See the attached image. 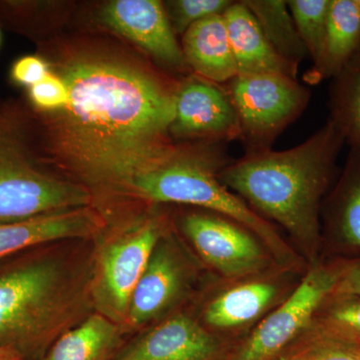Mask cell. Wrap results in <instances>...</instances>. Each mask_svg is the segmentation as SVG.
Wrapping results in <instances>:
<instances>
[{
    "instance_id": "1",
    "label": "cell",
    "mask_w": 360,
    "mask_h": 360,
    "mask_svg": "<svg viewBox=\"0 0 360 360\" xmlns=\"http://www.w3.org/2000/svg\"><path fill=\"white\" fill-rule=\"evenodd\" d=\"M68 103L49 118L51 151L87 186L132 194L135 181L169 160L179 85L103 52L58 65Z\"/></svg>"
},
{
    "instance_id": "2",
    "label": "cell",
    "mask_w": 360,
    "mask_h": 360,
    "mask_svg": "<svg viewBox=\"0 0 360 360\" xmlns=\"http://www.w3.org/2000/svg\"><path fill=\"white\" fill-rule=\"evenodd\" d=\"M345 143L340 130L328 118L297 146L246 151L240 160L227 163L219 177L255 212L290 232L312 257L321 241L322 198L335 177Z\"/></svg>"
},
{
    "instance_id": "3",
    "label": "cell",
    "mask_w": 360,
    "mask_h": 360,
    "mask_svg": "<svg viewBox=\"0 0 360 360\" xmlns=\"http://www.w3.org/2000/svg\"><path fill=\"white\" fill-rule=\"evenodd\" d=\"M44 246L0 258V349L25 360H39L84 321L91 298L87 277Z\"/></svg>"
},
{
    "instance_id": "4",
    "label": "cell",
    "mask_w": 360,
    "mask_h": 360,
    "mask_svg": "<svg viewBox=\"0 0 360 360\" xmlns=\"http://www.w3.org/2000/svg\"><path fill=\"white\" fill-rule=\"evenodd\" d=\"M214 142L202 151L179 148L169 160L135 181L132 194L151 202L200 206L236 222L269 246L278 259L295 258L276 229L220 181L229 163L224 146Z\"/></svg>"
},
{
    "instance_id": "5",
    "label": "cell",
    "mask_w": 360,
    "mask_h": 360,
    "mask_svg": "<svg viewBox=\"0 0 360 360\" xmlns=\"http://www.w3.org/2000/svg\"><path fill=\"white\" fill-rule=\"evenodd\" d=\"M91 201L84 184L41 172L20 142L0 129V225L87 207Z\"/></svg>"
},
{
    "instance_id": "6",
    "label": "cell",
    "mask_w": 360,
    "mask_h": 360,
    "mask_svg": "<svg viewBox=\"0 0 360 360\" xmlns=\"http://www.w3.org/2000/svg\"><path fill=\"white\" fill-rule=\"evenodd\" d=\"M246 151L271 148L309 105L310 90L281 73L238 75L225 84Z\"/></svg>"
},
{
    "instance_id": "7",
    "label": "cell",
    "mask_w": 360,
    "mask_h": 360,
    "mask_svg": "<svg viewBox=\"0 0 360 360\" xmlns=\"http://www.w3.org/2000/svg\"><path fill=\"white\" fill-rule=\"evenodd\" d=\"M156 219L139 222L110 239L97 255L90 293L99 314L123 326L135 286L161 239Z\"/></svg>"
},
{
    "instance_id": "8",
    "label": "cell",
    "mask_w": 360,
    "mask_h": 360,
    "mask_svg": "<svg viewBox=\"0 0 360 360\" xmlns=\"http://www.w3.org/2000/svg\"><path fill=\"white\" fill-rule=\"evenodd\" d=\"M347 267L316 266L310 270L292 295L262 321L231 360H272L278 356L335 293Z\"/></svg>"
},
{
    "instance_id": "9",
    "label": "cell",
    "mask_w": 360,
    "mask_h": 360,
    "mask_svg": "<svg viewBox=\"0 0 360 360\" xmlns=\"http://www.w3.org/2000/svg\"><path fill=\"white\" fill-rule=\"evenodd\" d=\"M182 229L200 257L224 276H245L264 266L255 234L226 217L191 213L182 220Z\"/></svg>"
},
{
    "instance_id": "10",
    "label": "cell",
    "mask_w": 360,
    "mask_h": 360,
    "mask_svg": "<svg viewBox=\"0 0 360 360\" xmlns=\"http://www.w3.org/2000/svg\"><path fill=\"white\" fill-rule=\"evenodd\" d=\"M170 134L179 137H205L222 143L240 139L238 115L224 85L200 77L180 84Z\"/></svg>"
},
{
    "instance_id": "11",
    "label": "cell",
    "mask_w": 360,
    "mask_h": 360,
    "mask_svg": "<svg viewBox=\"0 0 360 360\" xmlns=\"http://www.w3.org/2000/svg\"><path fill=\"white\" fill-rule=\"evenodd\" d=\"M104 25L175 70L187 65L165 6L158 0H115L101 13Z\"/></svg>"
},
{
    "instance_id": "12",
    "label": "cell",
    "mask_w": 360,
    "mask_h": 360,
    "mask_svg": "<svg viewBox=\"0 0 360 360\" xmlns=\"http://www.w3.org/2000/svg\"><path fill=\"white\" fill-rule=\"evenodd\" d=\"M217 340L194 319L177 314L161 322L112 360H213Z\"/></svg>"
},
{
    "instance_id": "13",
    "label": "cell",
    "mask_w": 360,
    "mask_h": 360,
    "mask_svg": "<svg viewBox=\"0 0 360 360\" xmlns=\"http://www.w3.org/2000/svg\"><path fill=\"white\" fill-rule=\"evenodd\" d=\"M186 277V267L176 248L160 239L135 286L125 326L137 328L162 314L184 290Z\"/></svg>"
},
{
    "instance_id": "14",
    "label": "cell",
    "mask_w": 360,
    "mask_h": 360,
    "mask_svg": "<svg viewBox=\"0 0 360 360\" xmlns=\"http://www.w3.org/2000/svg\"><path fill=\"white\" fill-rule=\"evenodd\" d=\"M101 225V215L89 206L0 225V258L63 239L89 238Z\"/></svg>"
},
{
    "instance_id": "15",
    "label": "cell",
    "mask_w": 360,
    "mask_h": 360,
    "mask_svg": "<svg viewBox=\"0 0 360 360\" xmlns=\"http://www.w3.org/2000/svg\"><path fill=\"white\" fill-rule=\"evenodd\" d=\"M224 18L238 75L274 72L296 78L297 63L274 51L243 1H233Z\"/></svg>"
},
{
    "instance_id": "16",
    "label": "cell",
    "mask_w": 360,
    "mask_h": 360,
    "mask_svg": "<svg viewBox=\"0 0 360 360\" xmlns=\"http://www.w3.org/2000/svg\"><path fill=\"white\" fill-rule=\"evenodd\" d=\"M360 47V9L356 0H331L321 51L303 77L316 85L333 79Z\"/></svg>"
},
{
    "instance_id": "17",
    "label": "cell",
    "mask_w": 360,
    "mask_h": 360,
    "mask_svg": "<svg viewBox=\"0 0 360 360\" xmlns=\"http://www.w3.org/2000/svg\"><path fill=\"white\" fill-rule=\"evenodd\" d=\"M182 51L198 77L224 85L238 75L224 14L210 16L184 32Z\"/></svg>"
},
{
    "instance_id": "18",
    "label": "cell",
    "mask_w": 360,
    "mask_h": 360,
    "mask_svg": "<svg viewBox=\"0 0 360 360\" xmlns=\"http://www.w3.org/2000/svg\"><path fill=\"white\" fill-rule=\"evenodd\" d=\"M120 335V324L96 312L56 338L39 360H112Z\"/></svg>"
},
{
    "instance_id": "19",
    "label": "cell",
    "mask_w": 360,
    "mask_h": 360,
    "mask_svg": "<svg viewBox=\"0 0 360 360\" xmlns=\"http://www.w3.org/2000/svg\"><path fill=\"white\" fill-rule=\"evenodd\" d=\"M326 222L345 250L360 255V148H349L338 186L329 195Z\"/></svg>"
},
{
    "instance_id": "20",
    "label": "cell",
    "mask_w": 360,
    "mask_h": 360,
    "mask_svg": "<svg viewBox=\"0 0 360 360\" xmlns=\"http://www.w3.org/2000/svg\"><path fill=\"white\" fill-rule=\"evenodd\" d=\"M277 295L276 284L250 281L224 291L215 297L205 311V321L215 329L241 328L255 321Z\"/></svg>"
},
{
    "instance_id": "21",
    "label": "cell",
    "mask_w": 360,
    "mask_h": 360,
    "mask_svg": "<svg viewBox=\"0 0 360 360\" xmlns=\"http://www.w3.org/2000/svg\"><path fill=\"white\" fill-rule=\"evenodd\" d=\"M329 120L340 130L349 148H360V47L331 79Z\"/></svg>"
},
{
    "instance_id": "22",
    "label": "cell",
    "mask_w": 360,
    "mask_h": 360,
    "mask_svg": "<svg viewBox=\"0 0 360 360\" xmlns=\"http://www.w3.org/2000/svg\"><path fill=\"white\" fill-rule=\"evenodd\" d=\"M257 18L264 37L274 51L291 63L310 58L298 35L288 1L284 0H243Z\"/></svg>"
},
{
    "instance_id": "23",
    "label": "cell",
    "mask_w": 360,
    "mask_h": 360,
    "mask_svg": "<svg viewBox=\"0 0 360 360\" xmlns=\"http://www.w3.org/2000/svg\"><path fill=\"white\" fill-rule=\"evenodd\" d=\"M331 0H288L293 22L312 61L321 51Z\"/></svg>"
},
{
    "instance_id": "24",
    "label": "cell",
    "mask_w": 360,
    "mask_h": 360,
    "mask_svg": "<svg viewBox=\"0 0 360 360\" xmlns=\"http://www.w3.org/2000/svg\"><path fill=\"white\" fill-rule=\"evenodd\" d=\"M319 330L360 345V296L331 295Z\"/></svg>"
},
{
    "instance_id": "25",
    "label": "cell",
    "mask_w": 360,
    "mask_h": 360,
    "mask_svg": "<svg viewBox=\"0 0 360 360\" xmlns=\"http://www.w3.org/2000/svg\"><path fill=\"white\" fill-rule=\"evenodd\" d=\"M279 360H360V345L317 330L304 345Z\"/></svg>"
},
{
    "instance_id": "26",
    "label": "cell",
    "mask_w": 360,
    "mask_h": 360,
    "mask_svg": "<svg viewBox=\"0 0 360 360\" xmlns=\"http://www.w3.org/2000/svg\"><path fill=\"white\" fill-rule=\"evenodd\" d=\"M232 4L231 0H176L168 2L165 11L174 32L184 34L198 21L224 14Z\"/></svg>"
},
{
    "instance_id": "27",
    "label": "cell",
    "mask_w": 360,
    "mask_h": 360,
    "mask_svg": "<svg viewBox=\"0 0 360 360\" xmlns=\"http://www.w3.org/2000/svg\"><path fill=\"white\" fill-rule=\"evenodd\" d=\"M30 98L37 108L44 110L56 111L68 103V90L58 75L49 73L39 84L30 87Z\"/></svg>"
},
{
    "instance_id": "28",
    "label": "cell",
    "mask_w": 360,
    "mask_h": 360,
    "mask_svg": "<svg viewBox=\"0 0 360 360\" xmlns=\"http://www.w3.org/2000/svg\"><path fill=\"white\" fill-rule=\"evenodd\" d=\"M49 65L37 56H25L20 58L13 68V77L18 84L33 85L39 84L49 75Z\"/></svg>"
},
{
    "instance_id": "29",
    "label": "cell",
    "mask_w": 360,
    "mask_h": 360,
    "mask_svg": "<svg viewBox=\"0 0 360 360\" xmlns=\"http://www.w3.org/2000/svg\"><path fill=\"white\" fill-rule=\"evenodd\" d=\"M335 295L360 296V265H352L345 269Z\"/></svg>"
},
{
    "instance_id": "30",
    "label": "cell",
    "mask_w": 360,
    "mask_h": 360,
    "mask_svg": "<svg viewBox=\"0 0 360 360\" xmlns=\"http://www.w3.org/2000/svg\"><path fill=\"white\" fill-rule=\"evenodd\" d=\"M0 360H25L15 350L2 348L0 349Z\"/></svg>"
},
{
    "instance_id": "31",
    "label": "cell",
    "mask_w": 360,
    "mask_h": 360,
    "mask_svg": "<svg viewBox=\"0 0 360 360\" xmlns=\"http://www.w3.org/2000/svg\"><path fill=\"white\" fill-rule=\"evenodd\" d=\"M356 4H357V6H359V9H360V0H356Z\"/></svg>"
}]
</instances>
